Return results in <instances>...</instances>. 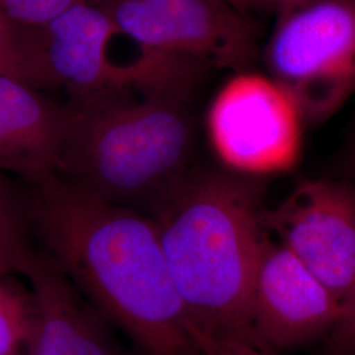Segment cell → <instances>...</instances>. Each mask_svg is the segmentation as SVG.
<instances>
[{"mask_svg":"<svg viewBox=\"0 0 355 355\" xmlns=\"http://www.w3.org/2000/svg\"><path fill=\"white\" fill-rule=\"evenodd\" d=\"M262 64L296 102L305 123H321L355 92V0H318L278 12Z\"/></svg>","mask_w":355,"mask_h":355,"instance_id":"277c9868","label":"cell"},{"mask_svg":"<svg viewBox=\"0 0 355 355\" xmlns=\"http://www.w3.org/2000/svg\"><path fill=\"white\" fill-rule=\"evenodd\" d=\"M24 278L36 299L28 355H119L99 313L46 254L37 252Z\"/></svg>","mask_w":355,"mask_h":355,"instance_id":"8fae6325","label":"cell"},{"mask_svg":"<svg viewBox=\"0 0 355 355\" xmlns=\"http://www.w3.org/2000/svg\"><path fill=\"white\" fill-rule=\"evenodd\" d=\"M249 312L255 345L274 352L328 337L341 305L284 246L265 237Z\"/></svg>","mask_w":355,"mask_h":355,"instance_id":"ba28073f","label":"cell"},{"mask_svg":"<svg viewBox=\"0 0 355 355\" xmlns=\"http://www.w3.org/2000/svg\"><path fill=\"white\" fill-rule=\"evenodd\" d=\"M304 116L265 70L229 73L205 116L211 148L234 174L259 177L291 168L299 159Z\"/></svg>","mask_w":355,"mask_h":355,"instance_id":"5b68a950","label":"cell"},{"mask_svg":"<svg viewBox=\"0 0 355 355\" xmlns=\"http://www.w3.org/2000/svg\"><path fill=\"white\" fill-rule=\"evenodd\" d=\"M263 227L343 305L355 291V183L306 180Z\"/></svg>","mask_w":355,"mask_h":355,"instance_id":"52a82bcc","label":"cell"},{"mask_svg":"<svg viewBox=\"0 0 355 355\" xmlns=\"http://www.w3.org/2000/svg\"><path fill=\"white\" fill-rule=\"evenodd\" d=\"M355 173V157H354ZM325 355H355V291L327 337Z\"/></svg>","mask_w":355,"mask_h":355,"instance_id":"2e32d148","label":"cell"},{"mask_svg":"<svg viewBox=\"0 0 355 355\" xmlns=\"http://www.w3.org/2000/svg\"><path fill=\"white\" fill-rule=\"evenodd\" d=\"M205 76L67 98L55 177L107 203L150 215L196 168L192 99Z\"/></svg>","mask_w":355,"mask_h":355,"instance_id":"7a4b0ae2","label":"cell"},{"mask_svg":"<svg viewBox=\"0 0 355 355\" xmlns=\"http://www.w3.org/2000/svg\"><path fill=\"white\" fill-rule=\"evenodd\" d=\"M82 1L99 0H0V13L21 26L41 28Z\"/></svg>","mask_w":355,"mask_h":355,"instance_id":"9a60e30c","label":"cell"},{"mask_svg":"<svg viewBox=\"0 0 355 355\" xmlns=\"http://www.w3.org/2000/svg\"><path fill=\"white\" fill-rule=\"evenodd\" d=\"M64 132V103L0 76V173L28 187L55 177Z\"/></svg>","mask_w":355,"mask_h":355,"instance_id":"30bf717a","label":"cell"},{"mask_svg":"<svg viewBox=\"0 0 355 355\" xmlns=\"http://www.w3.org/2000/svg\"><path fill=\"white\" fill-rule=\"evenodd\" d=\"M42 252L145 355H202L150 216L54 177L28 187Z\"/></svg>","mask_w":355,"mask_h":355,"instance_id":"6da1fadb","label":"cell"},{"mask_svg":"<svg viewBox=\"0 0 355 355\" xmlns=\"http://www.w3.org/2000/svg\"><path fill=\"white\" fill-rule=\"evenodd\" d=\"M36 321V299L16 275H0V355H28Z\"/></svg>","mask_w":355,"mask_h":355,"instance_id":"5bb4252c","label":"cell"},{"mask_svg":"<svg viewBox=\"0 0 355 355\" xmlns=\"http://www.w3.org/2000/svg\"><path fill=\"white\" fill-rule=\"evenodd\" d=\"M191 334L202 355H274L271 350L254 346L252 343L216 340L195 331H191Z\"/></svg>","mask_w":355,"mask_h":355,"instance_id":"e0dca14e","label":"cell"},{"mask_svg":"<svg viewBox=\"0 0 355 355\" xmlns=\"http://www.w3.org/2000/svg\"><path fill=\"white\" fill-rule=\"evenodd\" d=\"M117 35L141 54L229 73L254 67L259 49L246 13L221 0H102Z\"/></svg>","mask_w":355,"mask_h":355,"instance_id":"8992f818","label":"cell"},{"mask_svg":"<svg viewBox=\"0 0 355 355\" xmlns=\"http://www.w3.org/2000/svg\"><path fill=\"white\" fill-rule=\"evenodd\" d=\"M0 76L32 89L54 91L40 28L21 26L0 13Z\"/></svg>","mask_w":355,"mask_h":355,"instance_id":"7c38bea8","label":"cell"},{"mask_svg":"<svg viewBox=\"0 0 355 355\" xmlns=\"http://www.w3.org/2000/svg\"><path fill=\"white\" fill-rule=\"evenodd\" d=\"M259 189L253 178L195 168L149 215L191 331L257 346L249 300L266 237Z\"/></svg>","mask_w":355,"mask_h":355,"instance_id":"3957f363","label":"cell"},{"mask_svg":"<svg viewBox=\"0 0 355 355\" xmlns=\"http://www.w3.org/2000/svg\"><path fill=\"white\" fill-rule=\"evenodd\" d=\"M40 29L54 86L67 98L137 83L136 60L114 64L110 58L117 32L102 0L78 3Z\"/></svg>","mask_w":355,"mask_h":355,"instance_id":"9c48e42d","label":"cell"},{"mask_svg":"<svg viewBox=\"0 0 355 355\" xmlns=\"http://www.w3.org/2000/svg\"><path fill=\"white\" fill-rule=\"evenodd\" d=\"M312 1H318V0H241L245 10H248L249 7H259V8L275 11L277 13L283 10H287L290 7L300 6L305 3H312Z\"/></svg>","mask_w":355,"mask_h":355,"instance_id":"ac0fdd59","label":"cell"},{"mask_svg":"<svg viewBox=\"0 0 355 355\" xmlns=\"http://www.w3.org/2000/svg\"><path fill=\"white\" fill-rule=\"evenodd\" d=\"M29 230L26 195L21 198L0 173V275L26 277L37 254Z\"/></svg>","mask_w":355,"mask_h":355,"instance_id":"4fadbf2b","label":"cell"},{"mask_svg":"<svg viewBox=\"0 0 355 355\" xmlns=\"http://www.w3.org/2000/svg\"><path fill=\"white\" fill-rule=\"evenodd\" d=\"M221 1L228 3L229 6L234 7L236 10H239V11H241V12L246 13V10H245V8H243V6H242L241 0H221Z\"/></svg>","mask_w":355,"mask_h":355,"instance_id":"d6986e66","label":"cell"}]
</instances>
